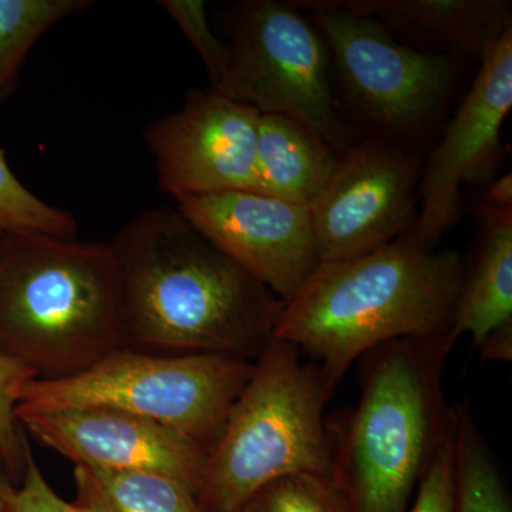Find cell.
Returning <instances> with one entry per match:
<instances>
[{
  "mask_svg": "<svg viewBox=\"0 0 512 512\" xmlns=\"http://www.w3.org/2000/svg\"><path fill=\"white\" fill-rule=\"evenodd\" d=\"M120 272L124 349L255 362L284 303L177 207L141 212L110 242Z\"/></svg>",
  "mask_w": 512,
  "mask_h": 512,
  "instance_id": "6da1fadb",
  "label": "cell"
},
{
  "mask_svg": "<svg viewBox=\"0 0 512 512\" xmlns=\"http://www.w3.org/2000/svg\"><path fill=\"white\" fill-rule=\"evenodd\" d=\"M464 271L463 256L436 251L413 229L369 254L319 264L282 306L274 339L295 346L338 387L383 343L453 336Z\"/></svg>",
  "mask_w": 512,
  "mask_h": 512,
  "instance_id": "7a4b0ae2",
  "label": "cell"
},
{
  "mask_svg": "<svg viewBox=\"0 0 512 512\" xmlns=\"http://www.w3.org/2000/svg\"><path fill=\"white\" fill-rule=\"evenodd\" d=\"M453 336L383 343L360 357V396L328 419L332 477L353 512H407L450 431L444 366Z\"/></svg>",
  "mask_w": 512,
  "mask_h": 512,
  "instance_id": "3957f363",
  "label": "cell"
},
{
  "mask_svg": "<svg viewBox=\"0 0 512 512\" xmlns=\"http://www.w3.org/2000/svg\"><path fill=\"white\" fill-rule=\"evenodd\" d=\"M121 349L123 298L110 244L2 235L0 355L56 380Z\"/></svg>",
  "mask_w": 512,
  "mask_h": 512,
  "instance_id": "277c9868",
  "label": "cell"
},
{
  "mask_svg": "<svg viewBox=\"0 0 512 512\" xmlns=\"http://www.w3.org/2000/svg\"><path fill=\"white\" fill-rule=\"evenodd\" d=\"M295 346L272 339L254 362L220 436L205 453L194 497L204 512H234L293 474L332 476L326 406L336 387Z\"/></svg>",
  "mask_w": 512,
  "mask_h": 512,
  "instance_id": "5b68a950",
  "label": "cell"
},
{
  "mask_svg": "<svg viewBox=\"0 0 512 512\" xmlns=\"http://www.w3.org/2000/svg\"><path fill=\"white\" fill-rule=\"evenodd\" d=\"M254 362L225 355L160 356L121 349L82 375L33 379L20 389L16 417L103 406L180 431L205 451L220 436Z\"/></svg>",
  "mask_w": 512,
  "mask_h": 512,
  "instance_id": "8992f818",
  "label": "cell"
},
{
  "mask_svg": "<svg viewBox=\"0 0 512 512\" xmlns=\"http://www.w3.org/2000/svg\"><path fill=\"white\" fill-rule=\"evenodd\" d=\"M224 20L228 72L212 90L261 114L305 124L338 154L356 143L336 110L329 49L311 19L289 2L247 0L228 8Z\"/></svg>",
  "mask_w": 512,
  "mask_h": 512,
  "instance_id": "52a82bcc",
  "label": "cell"
},
{
  "mask_svg": "<svg viewBox=\"0 0 512 512\" xmlns=\"http://www.w3.org/2000/svg\"><path fill=\"white\" fill-rule=\"evenodd\" d=\"M309 13L350 103L383 131L380 137L404 144L439 119L456 89L460 57L412 49L370 18Z\"/></svg>",
  "mask_w": 512,
  "mask_h": 512,
  "instance_id": "ba28073f",
  "label": "cell"
},
{
  "mask_svg": "<svg viewBox=\"0 0 512 512\" xmlns=\"http://www.w3.org/2000/svg\"><path fill=\"white\" fill-rule=\"evenodd\" d=\"M421 170L419 154L386 137L356 141L339 154L309 207L319 264L369 254L416 229Z\"/></svg>",
  "mask_w": 512,
  "mask_h": 512,
  "instance_id": "9c48e42d",
  "label": "cell"
},
{
  "mask_svg": "<svg viewBox=\"0 0 512 512\" xmlns=\"http://www.w3.org/2000/svg\"><path fill=\"white\" fill-rule=\"evenodd\" d=\"M476 79L421 170L416 232L429 247L456 227L463 190L483 184L500 157L501 130L512 107V28L485 50Z\"/></svg>",
  "mask_w": 512,
  "mask_h": 512,
  "instance_id": "30bf717a",
  "label": "cell"
},
{
  "mask_svg": "<svg viewBox=\"0 0 512 512\" xmlns=\"http://www.w3.org/2000/svg\"><path fill=\"white\" fill-rule=\"evenodd\" d=\"M259 116L254 107L215 90L191 89L180 110L144 131L161 190L175 201L255 191Z\"/></svg>",
  "mask_w": 512,
  "mask_h": 512,
  "instance_id": "8fae6325",
  "label": "cell"
},
{
  "mask_svg": "<svg viewBox=\"0 0 512 512\" xmlns=\"http://www.w3.org/2000/svg\"><path fill=\"white\" fill-rule=\"evenodd\" d=\"M177 208L281 302L319 266L309 208L255 191L181 198Z\"/></svg>",
  "mask_w": 512,
  "mask_h": 512,
  "instance_id": "7c38bea8",
  "label": "cell"
},
{
  "mask_svg": "<svg viewBox=\"0 0 512 512\" xmlns=\"http://www.w3.org/2000/svg\"><path fill=\"white\" fill-rule=\"evenodd\" d=\"M26 434L76 466L146 471L175 478L195 493L205 453L180 431L113 407L86 406L18 417Z\"/></svg>",
  "mask_w": 512,
  "mask_h": 512,
  "instance_id": "4fadbf2b",
  "label": "cell"
},
{
  "mask_svg": "<svg viewBox=\"0 0 512 512\" xmlns=\"http://www.w3.org/2000/svg\"><path fill=\"white\" fill-rule=\"evenodd\" d=\"M301 12L335 10L376 20L403 45L481 60L487 47L512 28L508 0H292Z\"/></svg>",
  "mask_w": 512,
  "mask_h": 512,
  "instance_id": "5bb4252c",
  "label": "cell"
},
{
  "mask_svg": "<svg viewBox=\"0 0 512 512\" xmlns=\"http://www.w3.org/2000/svg\"><path fill=\"white\" fill-rule=\"evenodd\" d=\"M338 158L312 128L279 114H261L255 192L309 208L325 190Z\"/></svg>",
  "mask_w": 512,
  "mask_h": 512,
  "instance_id": "9a60e30c",
  "label": "cell"
},
{
  "mask_svg": "<svg viewBox=\"0 0 512 512\" xmlns=\"http://www.w3.org/2000/svg\"><path fill=\"white\" fill-rule=\"evenodd\" d=\"M473 264L466 265L453 338L471 335L480 348L494 330L512 323V211L481 204Z\"/></svg>",
  "mask_w": 512,
  "mask_h": 512,
  "instance_id": "2e32d148",
  "label": "cell"
},
{
  "mask_svg": "<svg viewBox=\"0 0 512 512\" xmlns=\"http://www.w3.org/2000/svg\"><path fill=\"white\" fill-rule=\"evenodd\" d=\"M76 501L89 512H204L187 485L146 471L74 467Z\"/></svg>",
  "mask_w": 512,
  "mask_h": 512,
  "instance_id": "e0dca14e",
  "label": "cell"
},
{
  "mask_svg": "<svg viewBox=\"0 0 512 512\" xmlns=\"http://www.w3.org/2000/svg\"><path fill=\"white\" fill-rule=\"evenodd\" d=\"M456 512H512L500 468L466 404H454Z\"/></svg>",
  "mask_w": 512,
  "mask_h": 512,
  "instance_id": "ac0fdd59",
  "label": "cell"
},
{
  "mask_svg": "<svg viewBox=\"0 0 512 512\" xmlns=\"http://www.w3.org/2000/svg\"><path fill=\"white\" fill-rule=\"evenodd\" d=\"M92 5L89 0H0V101L15 92L20 70L40 37Z\"/></svg>",
  "mask_w": 512,
  "mask_h": 512,
  "instance_id": "d6986e66",
  "label": "cell"
},
{
  "mask_svg": "<svg viewBox=\"0 0 512 512\" xmlns=\"http://www.w3.org/2000/svg\"><path fill=\"white\" fill-rule=\"evenodd\" d=\"M76 232L73 215L32 194L12 173L0 150V235L72 239Z\"/></svg>",
  "mask_w": 512,
  "mask_h": 512,
  "instance_id": "ffe728a7",
  "label": "cell"
},
{
  "mask_svg": "<svg viewBox=\"0 0 512 512\" xmlns=\"http://www.w3.org/2000/svg\"><path fill=\"white\" fill-rule=\"evenodd\" d=\"M234 512H353L332 476L293 474L265 485Z\"/></svg>",
  "mask_w": 512,
  "mask_h": 512,
  "instance_id": "44dd1931",
  "label": "cell"
},
{
  "mask_svg": "<svg viewBox=\"0 0 512 512\" xmlns=\"http://www.w3.org/2000/svg\"><path fill=\"white\" fill-rule=\"evenodd\" d=\"M33 379L37 375L28 366L0 355V457L18 484L32 448L15 409L20 389Z\"/></svg>",
  "mask_w": 512,
  "mask_h": 512,
  "instance_id": "7402d4cb",
  "label": "cell"
},
{
  "mask_svg": "<svg viewBox=\"0 0 512 512\" xmlns=\"http://www.w3.org/2000/svg\"><path fill=\"white\" fill-rule=\"evenodd\" d=\"M160 5L195 47L210 74L212 89H217L227 76L229 49L212 30L205 3L201 0H163Z\"/></svg>",
  "mask_w": 512,
  "mask_h": 512,
  "instance_id": "603a6c76",
  "label": "cell"
},
{
  "mask_svg": "<svg viewBox=\"0 0 512 512\" xmlns=\"http://www.w3.org/2000/svg\"><path fill=\"white\" fill-rule=\"evenodd\" d=\"M416 500L407 512H456L454 484V419L429 470L416 491Z\"/></svg>",
  "mask_w": 512,
  "mask_h": 512,
  "instance_id": "cb8c5ba5",
  "label": "cell"
},
{
  "mask_svg": "<svg viewBox=\"0 0 512 512\" xmlns=\"http://www.w3.org/2000/svg\"><path fill=\"white\" fill-rule=\"evenodd\" d=\"M8 512H89L76 504L67 503L53 490L40 470L32 450L26 458L22 480L10 495Z\"/></svg>",
  "mask_w": 512,
  "mask_h": 512,
  "instance_id": "d4e9b609",
  "label": "cell"
},
{
  "mask_svg": "<svg viewBox=\"0 0 512 512\" xmlns=\"http://www.w3.org/2000/svg\"><path fill=\"white\" fill-rule=\"evenodd\" d=\"M478 349L483 352L484 359L507 360V362H510L512 357V323L494 330Z\"/></svg>",
  "mask_w": 512,
  "mask_h": 512,
  "instance_id": "484cf974",
  "label": "cell"
},
{
  "mask_svg": "<svg viewBox=\"0 0 512 512\" xmlns=\"http://www.w3.org/2000/svg\"><path fill=\"white\" fill-rule=\"evenodd\" d=\"M481 204L498 211H512V177L511 173L497 178L484 194Z\"/></svg>",
  "mask_w": 512,
  "mask_h": 512,
  "instance_id": "4316f807",
  "label": "cell"
},
{
  "mask_svg": "<svg viewBox=\"0 0 512 512\" xmlns=\"http://www.w3.org/2000/svg\"><path fill=\"white\" fill-rule=\"evenodd\" d=\"M16 485L18 483L10 474L5 461L0 457V512H8L10 495H12Z\"/></svg>",
  "mask_w": 512,
  "mask_h": 512,
  "instance_id": "83f0119b",
  "label": "cell"
},
{
  "mask_svg": "<svg viewBox=\"0 0 512 512\" xmlns=\"http://www.w3.org/2000/svg\"><path fill=\"white\" fill-rule=\"evenodd\" d=\"M0 242H2V235H0Z\"/></svg>",
  "mask_w": 512,
  "mask_h": 512,
  "instance_id": "f1b7e54d",
  "label": "cell"
}]
</instances>
